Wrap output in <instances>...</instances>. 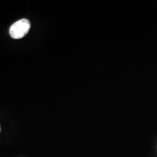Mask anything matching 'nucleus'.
I'll return each instance as SVG.
<instances>
[{
	"label": "nucleus",
	"instance_id": "obj_2",
	"mask_svg": "<svg viewBox=\"0 0 157 157\" xmlns=\"http://www.w3.org/2000/svg\"><path fill=\"white\" fill-rule=\"evenodd\" d=\"M0 130H1V128H0Z\"/></svg>",
	"mask_w": 157,
	"mask_h": 157
},
{
	"label": "nucleus",
	"instance_id": "obj_1",
	"mask_svg": "<svg viewBox=\"0 0 157 157\" xmlns=\"http://www.w3.org/2000/svg\"><path fill=\"white\" fill-rule=\"evenodd\" d=\"M30 28L31 23L29 20L21 19L11 25L10 29V34L13 39H21L28 34Z\"/></svg>",
	"mask_w": 157,
	"mask_h": 157
}]
</instances>
